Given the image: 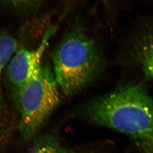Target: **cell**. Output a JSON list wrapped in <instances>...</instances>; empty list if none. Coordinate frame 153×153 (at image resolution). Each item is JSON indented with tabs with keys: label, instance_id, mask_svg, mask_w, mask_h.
<instances>
[{
	"label": "cell",
	"instance_id": "obj_1",
	"mask_svg": "<svg viewBox=\"0 0 153 153\" xmlns=\"http://www.w3.org/2000/svg\"><path fill=\"white\" fill-rule=\"evenodd\" d=\"M74 117L128 136L142 153H153V100L130 84L88 101Z\"/></svg>",
	"mask_w": 153,
	"mask_h": 153
},
{
	"label": "cell",
	"instance_id": "obj_2",
	"mask_svg": "<svg viewBox=\"0 0 153 153\" xmlns=\"http://www.w3.org/2000/svg\"><path fill=\"white\" fill-rule=\"evenodd\" d=\"M51 58L55 79L67 97L74 95L93 82L105 65L98 44L81 28L65 32L53 48Z\"/></svg>",
	"mask_w": 153,
	"mask_h": 153
},
{
	"label": "cell",
	"instance_id": "obj_3",
	"mask_svg": "<svg viewBox=\"0 0 153 153\" xmlns=\"http://www.w3.org/2000/svg\"><path fill=\"white\" fill-rule=\"evenodd\" d=\"M59 87L53 71L41 65L13 101L19 114L17 129L23 143L33 141L59 105Z\"/></svg>",
	"mask_w": 153,
	"mask_h": 153
},
{
	"label": "cell",
	"instance_id": "obj_4",
	"mask_svg": "<svg viewBox=\"0 0 153 153\" xmlns=\"http://www.w3.org/2000/svg\"><path fill=\"white\" fill-rule=\"evenodd\" d=\"M56 28V25L48 28L36 48L17 50L7 64L5 70V80L13 101L22 88L41 67L42 57Z\"/></svg>",
	"mask_w": 153,
	"mask_h": 153
},
{
	"label": "cell",
	"instance_id": "obj_5",
	"mask_svg": "<svg viewBox=\"0 0 153 153\" xmlns=\"http://www.w3.org/2000/svg\"><path fill=\"white\" fill-rule=\"evenodd\" d=\"M19 44L13 36L7 32H0V139L4 141L8 136L10 128V119L3 98L1 88L4 70L17 51Z\"/></svg>",
	"mask_w": 153,
	"mask_h": 153
},
{
	"label": "cell",
	"instance_id": "obj_6",
	"mask_svg": "<svg viewBox=\"0 0 153 153\" xmlns=\"http://www.w3.org/2000/svg\"><path fill=\"white\" fill-rule=\"evenodd\" d=\"M28 153H99L96 147L90 145L70 146L64 143L56 129L40 134L33 141Z\"/></svg>",
	"mask_w": 153,
	"mask_h": 153
},
{
	"label": "cell",
	"instance_id": "obj_7",
	"mask_svg": "<svg viewBox=\"0 0 153 153\" xmlns=\"http://www.w3.org/2000/svg\"><path fill=\"white\" fill-rule=\"evenodd\" d=\"M134 44L136 62L145 74L153 80V24L145 26Z\"/></svg>",
	"mask_w": 153,
	"mask_h": 153
},
{
	"label": "cell",
	"instance_id": "obj_8",
	"mask_svg": "<svg viewBox=\"0 0 153 153\" xmlns=\"http://www.w3.org/2000/svg\"><path fill=\"white\" fill-rule=\"evenodd\" d=\"M0 3L3 7L22 17L36 14L45 5L43 1H7Z\"/></svg>",
	"mask_w": 153,
	"mask_h": 153
}]
</instances>
